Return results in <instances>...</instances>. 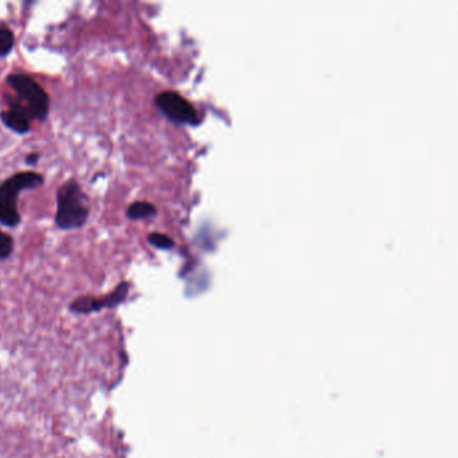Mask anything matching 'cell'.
I'll return each mask as SVG.
<instances>
[{
    "instance_id": "obj_1",
    "label": "cell",
    "mask_w": 458,
    "mask_h": 458,
    "mask_svg": "<svg viewBox=\"0 0 458 458\" xmlns=\"http://www.w3.org/2000/svg\"><path fill=\"white\" fill-rule=\"evenodd\" d=\"M6 83L17 97L8 100V108L26 116L30 121H45L50 113V97L31 76L25 73H11Z\"/></svg>"
},
{
    "instance_id": "obj_2",
    "label": "cell",
    "mask_w": 458,
    "mask_h": 458,
    "mask_svg": "<svg viewBox=\"0 0 458 458\" xmlns=\"http://www.w3.org/2000/svg\"><path fill=\"white\" fill-rule=\"evenodd\" d=\"M90 215V199L76 179L61 184L57 191L56 226L59 230L83 229Z\"/></svg>"
},
{
    "instance_id": "obj_3",
    "label": "cell",
    "mask_w": 458,
    "mask_h": 458,
    "mask_svg": "<svg viewBox=\"0 0 458 458\" xmlns=\"http://www.w3.org/2000/svg\"><path fill=\"white\" fill-rule=\"evenodd\" d=\"M45 184L42 173L35 171L17 172L0 183V225L14 229L22 218L18 210V198L22 191L39 188Z\"/></svg>"
},
{
    "instance_id": "obj_4",
    "label": "cell",
    "mask_w": 458,
    "mask_h": 458,
    "mask_svg": "<svg viewBox=\"0 0 458 458\" xmlns=\"http://www.w3.org/2000/svg\"><path fill=\"white\" fill-rule=\"evenodd\" d=\"M155 105L163 115L175 122L194 125L199 121V115L195 107L177 91H160L155 97Z\"/></svg>"
},
{
    "instance_id": "obj_5",
    "label": "cell",
    "mask_w": 458,
    "mask_h": 458,
    "mask_svg": "<svg viewBox=\"0 0 458 458\" xmlns=\"http://www.w3.org/2000/svg\"><path fill=\"white\" fill-rule=\"evenodd\" d=\"M129 283L128 281H122L120 283L115 290L104 297H91V296H84L80 298H76L72 304H70V311L74 314H81V315H86V314H91V312H98L101 309L105 308H113L120 305L121 303H124V300L127 298L128 293H129Z\"/></svg>"
},
{
    "instance_id": "obj_6",
    "label": "cell",
    "mask_w": 458,
    "mask_h": 458,
    "mask_svg": "<svg viewBox=\"0 0 458 458\" xmlns=\"http://www.w3.org/2000/svg\"><path fill=\"white\" fill-rule=\"evenodd\" d=\"M0 121L4 127L18 135H26L31 129V121L26 116L12 108L4 109L0 112Z\"/></svg>"
},
{
    "instance_id": "obj_7",
    "label": "cell",
    "mask_w": 458,
    "mask_h": 458,
    "mask_svg": "<svg viewBox=\"0 0 458 458\" xmlns=\"http://www.w3.org/2000/svg\"><path fill=\"white\" fill-rule=\"evenodd\" d=\"M157 214V208L153 203L146 201H138L131 203L127 207L125 215L131 221H142V219H148L152 218Z\"/></svg>"
},
{
    "instance_id": "obj_8",
    "label": "cell",
    "mask_w": 458,
    "mask_h": 458,
    "mask_svg": "<svg viewBox=\"0 0 458 458\" xmlns=\"http://www.w3.org/2000/svg\"><path fill=\"white\" fill-rule=\"evenodd\" d=\"M15 46V34L7 25L0 22V57H7Z\"/></svg>"
},
{
    "instance_id": "obj_9",
    "label": "cell",
    "mask_w": 458,
    "mask_h": 458,
    "mask_svg": "<svg viewBox=\"0 0 458 458\" xmlns=\"http://www.w3.org/2000/svg\"><path fill=\"white\" fill-rule=\"evenodd\" d=\"M146 241L152 246L162 249V250H170L175 246V242L171 237L167 234H163V232H151V234H148Z\"/></svg>"
},
{
    "instance_id": "obj_10",
    "label": "cell",
    "mask_w": 458,
    "mask_h": 458,
    "mask_svg": "<svg viewBox=\"0 0 458 458\" xmlns=\"http://www.w3.org/2000/svg\"><path fill=\"white\" fill-rule=\"evenodd\" d=\"M14 245H15L14 238L10 234L0 230V261H6L11 257L14 252Z\"/></svg>"
},
{
    "instance_id": "obj_11",
    "label": "cell",
    "mask_w": 458,
    "mask_h": 458,
    "mask_svg": "<svg viewBox=\"0 0 458 458\" xmlns=\"http://www.w3.org/2000/svg\"><path fill=\"white\" fill-rule=\"evenodd\" d=\"M39 159H41V155L38 152H31L25 157V162L28 166H35V164H38Z\"/></svg>"
}]
</instances>
